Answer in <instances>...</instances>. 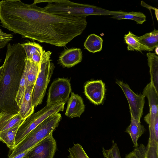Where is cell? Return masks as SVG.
Here are the masks:
<instances>
[{
  "instance_id": "6da1fadb",
  "label": "cell",
  "mask_w": 158,
  "mask_h": 158,
  "mask_svg": "<svg viewBox=\"0 0 158 158\" xmlns=\"http://www.w3.org/2000/svg\"><path fill=\"white\" fill-rule=\"evenodd\" d=\"M2 27L23 38L64 47L85 29L86 17L46 11L33 2L10 0L1 15Z\"/></svg>"
},
{
  "instance_id": "7a4b0ae2",
  "label": "cell",
  "mask_w": 158,
  "mask_h": 158,
  "mask_svg": "<svg viewBox=\"0 0 158 158\" xmlns=\"http://www.w3.org/2000/svg\"><path fill=\"white\" fill-rule=\"evenodd\" d=\"M26 59L21 44H8L0 82V112L19 113L15 98Z\"/></svg>"
},
{
  "instance_id": "3957f363",
  "label": "cell",
  "mask_w": 158,
  "mask_h": 158,
  "mask_svg": "<svg viewBox=\"0 0 158 158\" xmlns=\"http://www.w3.org/2000/svg\"><path fill=\"white\" fill-rule=\"evenodd\" d=\"M41 2L48 3L44 7L47 11L74 16L86 17L91 15L114 16L123 13L121 10H110L93 5L76 3L67 0H35L33 2L35 4Z\"/></svg>"
},
{
  "instance_id": "277c9868",
  "label": "cell",
  "mask_w": 158,
  "mask_h": 158,
  "mask_svg": "<svg viewBox=\"0 0 158 158\" xmlns=\"http://www.w3.org/2000/svg\"><path fill=\"white\" fill-rule=\"evenodd\" d=\"M61 118L60 113L53 114L45 119L31 131L10 151L7 158H11L28 150L50 134L58 126Z\"/></svg>"
},
{
  "instance_id": "5b68a950",
  "label": "cell",
  "mask_w": 158,
  "mask_h": 158,
  "mask_svg": "<svg viewBox=\"0 0 158 158\" xmlns=\"http://www.w3.org/2000/svg\"><path fill=\"white\" fill-rule=\"evenodd\" d=\"M51 54L50 51H44L32 93V102L34 107L42 103L55 67L50 62Z\"/></svg>"
},
{
  "instance_id": "8992f818",
  "label": "cell",
  "mask_w": 158,
  "mask_h": 158,
  "mask_svg": "<svg viewBox=\"0 0 158 158\" xmlns=\"http://www.w3.org/2000/svg\"><path fill=\"white\" fill-rule=\"evenodd\" d=\"M65 103L47 105L43 108L29 116L19 127L15 138V146L31 131L49 116L63 111Z\"/></svg>"
},
{
  "instance_id": "52a82bcc",
  "label": "cell",
  "mask_w": 158,
  "mask_h": 158,
  "mask_svg": "<svg viewBox=\"0 0 158 158\" xmlns=\"http://www.w3.org/2000/svg\"><path fill=\"white\" fill-rule=\"evenodd\" d=\"M71 92L70 80L66 78H58L51 84L48 94L47 105L59 102L65 103Z\"/></svg>"
},
{
  "instance_id": "ba28073f",
  "label": "cell",
  "mask_w": 158,
  "mask_h": 158,
  "mask_svg": "<svg viewBox=\"0 0 158 158\" xmlns=\"http://www.w3.org/2000/svg\"><path fill=\"white\" fill-rule=\"evenodd\" d=\"M116 83L121 88L127 99L131 117L140 121L143 114L145 97L141 94H135L127 84L122 81H117Z\"/></svg>"
},
{
  "instance_id": "9c48e42d",
  "label": "cell",
  "mask_w": 158,
  "mask_h": 158,
  "mask_svg": "<svg viewBox=\"0 0 158 158\" xmlns=\"http://www.w3.org/2000/svg\"><path fill=\"white\" fill-rule=\"evenodd\" d=\"M56 148L52 133L31 148L26 156L28 158H53Z\"/></svg>"
},
{
  "instance_id": "30bf717a",
  "label": "cell",
  "mask_w": 158,
  "mask_h": 158,
  "mask_svg": "<svg viewBox=\"0 0 158 158\" xmlns=\"http://www.w3.org/2000/svg\"><path fill=\"white\" fill-rule=\"evenodd\" d=\"M142 94L147 98L149 106V113L144 117V120L149 127H152L158 116V93L150 82L144 89Z\"/></svg>"
},
{
  "instance_id": "8fae6325",
  "label": "cell",
  "mask_w": 158,
  "mask_h": 158,
  "mask_svg": "<svg viewBox=\"0 0 158 158\" xmlns=\"http://www.w3.org/2000/svg\"><path fill=\"white\" fill-rule=\"evenodd\" d=\"M105 92V85L102 80L91 81L87 82L84 86L85 94L94 104H101Z\"/></svg>"
},
{
  "instance_id": "7c38bea8",
  "label": "cell",
  "mask_w": 158,
  "mask_h": 158,
  "mask_svg": "<svg viewBox=\"0 0 158 158\" xmlns=\"http://www.w3.org/2000/svg\"><path fill=\"white\" fill-rule=\"evenodd\" d=\"M82 51L79 48H73L64 51L59 57V60L64 67H72L80 62L82 59Z\"/></svg>"
},
{
  "instance_id": "4fadbf2b",
  "label": "cell",
  "mask_w": 158,
  "mask_h": 158,
  "mask_svg": "<svg viewBox=\"0 0 158 158\" xmlns=\"http://www.w3.org/2000/svg\"><path fill=\"white\" fill-rule=\"evenodd\" d=\"M85 109V105L82 98L78 95L72 93L68 99L65 115L71 118L79 117Z\"/></svg>"
},
{
  "instance_id": "5bb4252c",
  "label": "cell",
  "mask_w": 158,
  "mask_h": 158,
  "mask_svg": "<svg viewBox=\"0 0 158 158\" xmlns=\"http://www.w3.org/2000/svg\"><path fill=\"white\" fill-rule=\"evenodd\" d=\"M25 51L26 59L40 64L44 50L39 44L28 42L21 44Z\"/></svg>"
},
{
  "instance_id": "9a60e30c",
  "label": "cell",
  "mask_w": 158,
  "mask_h": 158,
  "mask_svg": "<svg viewBox=\"0 0 158 158\" xmlns=\"http://www.w3.org/2000/svg\"><path fill=\"white\" fill-rule=\"evenodd\" d=\"M34 85L27 87L22 101L19 107V113L23 119H27L34 113V107L32 102V97Z\"/></svg>"
},
{
  "instance_id": "2e32d148",
  "label": "cell",
  "mask_w": 158,
  "mask_h": 158,
  "mask_svg": "<svg viewBox=\"0 0 158 158\" xmlns=\"http://www.w3.org/2000/svg\"><path fill=\"white\" fill-rule=\"evenodd\" d=\"M26 119H23L19 113L0 112V133L23 123Z\"/></svg>"
},
{
  "instance_id": "e0dca14e",
  "label": "cell",
  "mask_w": 158,
  "mask_h": 158,
  "mask_svg": "<svg viewBox=\"0 0 158 158\" xmlns=\"http://www.w3.org/2000/svg\"><path fill=\"white\" fill-rule=\"evenodd\" d=\"M145 131L146 129L141 124L140 121L131 117L130 124L125 131L129 135L133 143V147L135 148L139 146L138 140Z\"/></svg>"
},
{
  "instance_id": "ac0fdd59",
  "label": "cell",
  "mask_w": 158,
  "mask_h": 158,
  "mask_svg": "<svg viewBox=\"0 0 158 158\" xmlns=\"http://www.w3.org/2000/svg\"><path fill=\"white\" fill-rule=\"evenodd\" d=\"M149 68L151 83L158 93V56L154 53L146 54Z\"/></svg>"
},
{
  "instance_id": "d6986e66",
  "label": "cell",
  "mask_w": 158,
  "mask_h": 158,
  "mask_svg": "<svg viewBox=\"0 0 158 158\" xmlns=\"http://www.w3.org/2000/svg\"><path fill=\"white\" fill-rule=\"evenodd\" d=\"M140 43L145 48L146 51H152L158 47V30L154 29L152 31L139 36Z\"/></svg>"
},
{
  "instance_id": "ffe728a7",
  "label": "cell",
  "mask_w": 158,
  "mask_h": 158,
  "mask_svg": "<svg viewBox=\"0 0 158 158\" xmlns=\"http://www.w3.org/2000/svg\"><path fill=\"white\" fill-rule=\"evenodd\" d=\"M40 65L26 59L24 69L26 73L27 87L35 84L39 73Z\"/></svg>"
},
{
  "instance_id": "44dd1931",
  "label": "cell",
  "mask_w": 158,
  "mask_h": 158,
  "mask_svg": "<svg viewBox=\"0 0 158 158\" xmlns=\"http://www.w3.org/2000/svg\"><path fill=\"white\" fill-rule=\"evenodd\" d=\"M22 123L0 133V141L5 143L10 151L13 150L15 146L16 135L19 127Z\"/></svg>"
},
{
  "instance_id": "7402d4cb",
  "label": "cell",
  "mask_w": 158,
  "mask_h": 158,
  "mask_svg": "<svg viewBox=\"0 0 158 158\" xmlns=\"http://www.w3.org/2000/svg\"><path fill=\"white\" fill-rule=\"evenodd\" d=\"M103 42L101 37L93 34L88 36L84 42V46L90 52L94 53L102 50Z\"/></svg>"
},
{
  "instance_id": "603a6c76",
  "label": "cell",
  "mask_w": 158,
  "mask_h": 158,
  "mask_svg": "<svg viewBox=\"0 0 158 158\" xmlns=\"http://www.w3.org/2000/svg\"><path fill=\"white\" fill-rule=\"evenodd\" d=\"M138 37L131 32L129 31L128 34H125L124 39L127 44L128 51H136L142 52L143 51H146L145 48L140 43Z\"/></svg>"
},
{
  "instance_id": "cb8c5ba5",
  "label": "cell",
  "mask_w": 158,
  "mask_h": 158,
  "mask_svg": "<svg viewBox=\"0 0 158 158\" xmlns=\"http://www.w3.org/2000/svg\"><path fill=\"white\" fill-rule=\"evenodd\" d=\"M112 18L117 20L130 19L134 20L139 24H142L146 20V16L141 12H126L121 15L113 16Z\"/></svg>"
},
{
  "instance_id": "d4e9b609",
  "label": "cell",
  "mask_w": 158,
  "mask_h": 158,
  "mask_svg": "<svg viewBox=\"0 0 158 158\" xmlns=\"http://www.w3.org/2000/svg\"><path fill=\"white\" fill-rule=\"evenodd\" d=\"M27 87L26 73L24 69L20 80L18 91L15 98L16 102L19 107L21 104Z\"/></svg>"
},
{
  "instance_id": "484cf974",
  "label": "cell",
  "mask_w": 158,
  "mask_h": 158,
  "mask_svg": "<svg viewBox=\"0 0 158 158\" xmlns=\"http://www.w3.org/2000/svg\"><path fill=\"white\" fill-rule=\"evenodd\" d=\"M112 145L109 149L102 148V152L105 158H121L119 150L114 140L112 141Z\"/></svg>"
},
{
  "instance_id": "4316f807",
  "label": "cell",
  "mask_w": 158,
  "mask_h": 158,
  "mask_svg": "<svg viewBox=\"0 0 158 158\" xmlns=\"http://www.w3.org/2000/svg\"><path fill=\"white\" fill-rule=\"evenodd\" d=\"M147 147L143 144L134 148L133 150L126 155L125 158H146Z\"/></svg>"
},
{
  "instance_id": "83f0119b",
  "label": "cell",
  "mask_w": 158,
  "mask_h": 158,
  "mask_svg": "<svg viewBox=\"0 0 158 158\" xmlns=\"http://www.w3.org/2000/svg\"><path fill=\"white\" fill-rule=\"evenodd\" d=\"M69 158H89L82 146L77 145L69 152Z\"/></svg>"
},
{
  "instance_id": "f1b7e54d",
  "label": "cell",
  "mask_w": 158,
  "mask_h": 158,
  "mask_svg": "<svg viewBox=\"0 0 158 158\" xmlns=\"http://www.w3.org/2000/svg\"><path fill=\"white\" fill-rule=\"evenodd\" d=\"M146 158H158V146L148 142L146 146Z\"/></svg>"
},
{
  "instance_id": "f546056e",
  "label": "cell",
  "mask_w": 158,
  "mask_h": 158,
  "mask_svg": "<svg viewBox=\"0 0 158 158\" xmlns=\"http://www.w3.org/2000/svg\"><path fill=\"white\" fill-rule=\"evenodd\" d=\"M13 35L12 34L5 33L0 31V49L3 48L12 40Z\"/></svg>"
},
{
  "instance_id": "4dcf8cb0",
  "label": "cell",
  "mask_w": 158,
  "mask_h": 158,
  "mask_svg": "<svg viewBox=\"0 0 158 158\" xmlns=\"http://www.w3.org/2000/svg\"><path fill=\"white\" fill-rule=\"evenodd\" d=\"M3 65L0 66V82L2 77L3 71Z\"/></svg>"
},
{
  "instance_id": "1f68e13d",
  "label": "cell",
  "mask_w": 158,
  "mask_h": 158,
  "mask_svg": "<svg viewBox=\"0 0 158 158\" xmlns=\"http://www.w3.org/2000/svg\"><path fill=\"white\" fill-rule=\"evenodd\" d=\"M155 52L156 54L157 55H158V47H157L155 48Z\"/></svg>"
},
{
  "instance_id": "d6a6232c",
  "label": "cell",
  "mask_w": 158,
  "mask_h": 158,
  "mask_svg": "<svg viewBox=\"0 0 158 158\" xmlns=\"http://www.w3.org/2000/svg\"><path fill=\"white\" fill-rule=\"evenodd\" d=\"M23 158H28L27 156H25L24 157H23Z\"/></svg>"
},
{
  "instance_id": "836d02e7",
  "label": "cell",
  "mask_w": 158,
  "mask_h": 158,
  "mask_svg": "<svg viewBox=\"0 0 158 158\" xmlns=\"http://www.w3.org/2000/svg\"><path fill=\"white\" fill-rule=\"evenodd\" d=\"M2 31V30L0 27V31Z\"/></svg>"
},
{
  "instance_id": "e575fe53",
  "label": "cell",
  "mask_w": 158,
  "mask_h": 158,
  "mask_svg": "<svg viewBox=\"0 0 158 158\" xmlns=\"http://www.w3.org/2000/svg\"><path fill=\"white\" fill-rule=\"evenodd\" d=\"M1 61H2V60H1V59H0V62H1Z\"/></svg>"
}]
</instances>
